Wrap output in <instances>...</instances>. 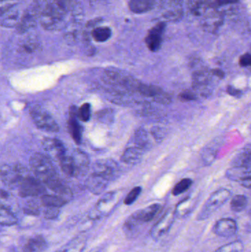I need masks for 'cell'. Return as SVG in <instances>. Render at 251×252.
Returning a JSON list of instances; mask_svg holds the SVG:
<instances>
[{"mask_svg":"<svg viewBox=\"0 0 251 252\" xmlns=\"http://www.w3.org/2000/svg\"><path fill=\"white\" fill-rule=\"evenodd\" d=\"M64 252L62 249H58V250L55 251V252Z\"/></svg>","mask_w":251,"mask_h":252,"instance_id":"obj_55","label":"cell"},{"mask_svg":"<svg viewBox=\"0 0 251 252\" xmlns=\"http://www.w3.org/2000/svg\"><path fill=\"white\" fill-rule=\"evenodd\" d=\"M142 192V188L140 187H134L130 193L127 194L125 198L124 203L126 205H131L136 201V199L139 197Z\"/></svg>","mask_w":251,"mask_h":252,"instance_id":"obj_44","label":"cell"},{"mask_svg":"<svg viewBox=\"0 0 251 252\" xmlns=\"http://www.w3.org/2000/svg\"><path fill=\"white\" fill-rule=\"evenodd\" d=\"M75 162L76 167H77V172L79 174L83 173L88 168L87 156L84 155V153L81 152H76L75 155L73 156Z\"/></svg>","mask_w":251,"mask_h":252,"instance_id":"obj_39","label":"cell"},{"mask_svg":"<svg viewBox=\"0 0 251 252\" xmlns=\"http://www.w3.org/2000/svg\"><path fill=\"white\" fill-rule=\"evenodd\" d=\"M40 9L41 24L48 30L65 27L67 16L75 11L77 0H36Z\"/></svg>","mask_w":251,"mask_h":252,"instance_id":"obj_1","label":"cell"},{"mask_svg":"<svg viewBox=\"0 0 251 252\" xmlns=\"http://www.w3.org/2000/svg\"><path fill=\"white\" fill-rule=\"evenodd\" d=\"M30 112L32 119L38 128L50 132H57L59 131V125L43 108L35 106L30 109Z\"/></svg>","mask_w":251,"mask_h":252,"instance_id":"obj_5","label":"cell"},{"mask_svg":"<svg viewBox=\"0 0 251 252\" xmlns=\"http://www.w3.org/2000/svg\"><path fill=\"white\" fill-rule=\"evenodd\" d=\"M230 196L231 193L227 189H219L217 191L214 192L205 201V204L197 217V220L198 221H202L209 218L217 209H220L227 202Z\"/></svg>","mask_w":251,"mask_h":252,"instance_id":"obj_3","label":"cell"},{"mask_svg":"<svg viewBox=\"0 0 251 252\" xmlns=\"http://www.w3.org/2000/svg\"><path fill=\"white\" fill-rule=\"evenodd\" d=\"M239 183H240L241 185L245 187V188L251 190V178H248V179L240 181Z\"/></svg>","mask_w":251,"mask_h":252,"instance_id":"obj_53","label":"cell"},{"mask_svg":"<svg viewBox=\"0 0 251 252\" xmlns=\"http://www.w3.org/2000/svg\"><path fill=\"white\" fill-rule=\"evenodd\" d=\"M137 91L145 97H152L154 101L161 104H170L172 101L171 96L158 85H147L139 83Z\"/></svg>","mask_w":251,"mask_h":252,"instance_id":"obj_11","label":"cell"},{"mask_svg":"<svg viewBox=\"0 0 251 252\" xmlns=\"http://www.w3.org/2000/svg\"><path fill=\"white\" fill-rule=\"evenodd\" d=\"M152 135L153 136L155 140H162L165 137V131L163 128H154L152 129Z\"/></svg>","mask_w":251,"mask_h":252,"instance_id":"obj_48","label":"cell"},{"mask_svg":"<svg viewBox=\"0 0 251 252\" xmlns=\"http://www.w3.org/2000/svg\"><path fill=\"white\" fill-rule=\"evenodd\" d=\"M237 2H239V0H215L214 3L217 6H224L236 4Z\"/></svg>","mask_w":251,"mask_h":252,"instance_id":"obj_50","label":"cell"},{"mask_svg":"<svg viewBox=\"0 0 251 252\" xmlns=\"http://www.w3.org/2000/svg\"><path fill=\"white\" fill-rule=\"evenodd\" d=\"M45 184L48 186V188L57 193L58 196L64 197L67 200L71 197L72 192L70 187L57 175V174L47 179L45 181Z\"/></svg>","mask_w":251,"mask_h":252,"instance_id":"obj_17","label":"cell"},{"mask_svg":"<svg viewBox=\"0 0 251 252\" xmlns=\"http://www.w3.org/2000/svg\"><path fill=\"white\" fill-rule=\"evenodd\" d=\"M48 249V243L42 235L30 237L23 248V252H44Z\"/></svg>","mask_w":251,"mask_h":252,"instance_id":"obj_23","label":"cell"},{"mask_svg":"<svg viewBox=\"0 0 251 252\" xmlns=\"http://www.w3.org/2000/svg\"><path fill=\"white\" fill-rule=\"evenodd\" d=\"M210 10L202 16L204 17L202 24L204 28L209 32H214L221 25V15L215 10L210 11Z\"/></svg>","mask_w":251,"mask_h":252,"instance_id":"obj_26","label":"cell"},{"mask_svg":"<svg viewBox=\"0 0 251 252\" xmlns=\"http://www.w3.org/2000/svg\"><path fill=\"white\" fill-rule=\"evenodd\" d=\"M161 204L153 203L150 205L145 209L136 211L128 217L123 225L125 232L127 235L131 236L136 234V230L139 228V225L144 223H148L152 221L155 215L158 214L161 209Z\"/></svg>","mask_w":251,"mask_h":252,"instance_id":"obj_2","label":"cell"},{"mask_svg":"<svg viewBox=\"0 0 251 252\" xmlns=\"http://www.w3.org/2000/svg\"><path fill=\"white\" fill-rule=\"evenodd\" d=\"M248 198L244 195H236L230 201V209L234 212H240L248 206Z\"/></svg>","mask_w":251,"mask_h":252,"instance_id":"obj_37","label":"cell"},{"mask_svg":"<svg viewBox=\"0 0 251 252\" xmlns=\"http://www.w3.org/2000/svg\"><path fill=\"white\" fill-rule=\"evenodd\" d=\"M134 145L139 148L145 150H148L151 145V141H150L149 137H148V133L145 130H138L135 134L134 137Z\"/></svg>","mask_w":251,"mask_h":252,"instance_id":"obj_36","label":"cell"},{"mask_svg":"<svg viewBox=\"0 0 251 252\" xmlns=\"http://www.w3.org/2000/svg\"><path fill=\"white\" fill-rule=\"evenodd\" d=\"M250 215H251V210L250 211Z\"/></svg>","mask_w":251,"mask_h":252,"instance_id":"obj_56","label":"cell"},{"mask_svg":"<svg viewBox=\"0 0 251 252\" xmlns=\"http://www.w3.org/2000/svg\"><path fill=\"white\" fill-rule=\"evenodd\" d=\"M45 193V187L42 185L40 180L33 177L28 175L20 183L19 194L21 197H35L44 195Z\"/></svg>","mask_w":251,"mask_h":252,"instance_id":"obj_13","label":"cell"},{"mask_svg":"<svg viewBox=\"0 0 251 252\" xmlns=\"http://www.w3.org/2000/svg\"><path fill=\"white\" fill-rule=\"evenodd\" d=\"M77 116L78 119L83 122H87L91 117V106L89 103H84L80 106L77 110Z\"/></svg>","mask_w":251,"mask_h":252,"instance_id":"obj_42","label":"cell"},{"mask_svg":"<svg viewBox=\"0 0 251 252\" xmlns=\"http://www.w3.org/2000/svg\"><path fill=\"white\" fill-rule=\"evenodd\" d=\"M237 224L233 218H225L218 220L213 227L216 235L221 237H231L237 232Z\"/></svg>","mask_w":251,"mask_h":252,"instance_id":"obj_15","label":"cell"},{"mask_svg":"<svg viewBox=\"0 0 251 252\" xmlns=\"http://www.w3.org/2000/svg\"><path fill=\"white\" fill-rule=\"evenodd\" d=\"M42 202L46 207L60 208L67 204L68 200L60 196L43 195Z\"/></svg>","mask_w":251,"mask_h":252,"instance_id":"obj_32","label":"cell"},{"mask_svg":"<svg viewBox=\"0 0 251 252\" xmlns=\"http://www.w3.org/2000/svg\"><path fill=\"white\" fill-rule=\"evenodd\" d=\"M25 212L27 215H36L39 213V209L36 206H33V205H30L27 206V208L25 209Z\"/></svg>","mask_w":251,"mask_h":252,"instance_id":"obj_51","label":"cell"},{"mask_svg":"<svg viewBox=\"0 0 251 252\" xmlns=\"http://www.w3.org/2000/svg\"><path fill=\"white\" fill-rule=\"evenodd\" d=\"M26 172L27 170L25 167L20 165H16L14 168L3 165L1 168V178L8 186L20 184L25 177L28 176Z\"/></svg>","mask_w":251,"mask_h":252,"instance_id":"obj_9","label":"cell"},{"mask_svg":"<svg viewBox=\"0 0 251 252\" xmlns=\"http://www.w3.org/2000/svg\"><path fill=\"white\" fill-rule=\"evenodd\" d=\"M192 184V180L190 178H183L181 181H179L174 188L173 189V196H177L179 195L183 194L185 192L187 191Z\"/></svg>","mask_w":251,"mask_h":252,"instance_id":"obj_41","label":"cell"},{"mask_svg":"<svg viewBox=\"0 0 251 252\" xmlns=\"http://www.w3.org/2000/svg\"><path fill=\"white\" fill-rule=\"evenodd\" d=\"M232 167L251 168V144L244 146L231 161Z\"/></svg>","mask_w":251,"mask_h":252,"instance_id":"obj_20","label":"cell"},{"mask_svg":"<svg viewBox=\"0 0 251 252\" xmlns=\"http://www.w3.org/2000/svg\"><path fill=\"white\" fill-rule=\"evenodd\" d=\"M243 250V243L240 240H235L231 243L223 245L214 252H242Z\"/></svg>","mask_w":251,"mask_h":252,"instance_id":"obj_38","label":"cell"},{"mask_svg":"<svg viewBox=\"0 0 251 252\" xmlns=\"http://www.w3.org/2000/svg\"><path fill=\"white\" fill-rule=\"evenodd\" d=\"M166 23L164 22H158L154 25L149 31L145 38L147 47L151 52H157L161 48L163 37L165 32Z\"/></svg>","mask_w":251,"mask_h":252,"instance_id":"obj_14","label":"cell"},{"mask_svg":"<svg viewBox=\"0 0 251 252\" xmlns=\"http://www.w3.org/2000/svg\"><path fill=\"white\" fill-rule=\"evenodd\" d=\"M239 65L243 67L251 66V53H247L239 57Z\"/></svg>","mask_w":251,"mask_h":252,"instance_id":"obj_46","label":"cell"},{"mask_svg":"<svg viewBox=\"0 0 251 252\" xmlns=\"http://www.w3.org/2000/svg\"><path fill=\"white\" fill-rule=\"evenodd\" d=\"M16 215L6 206L2 205L0 209V224L5 226H11L17 223Z\"/></svg>","mask_w":251,"mask_h":252,"instance_id":"obj_34","label":"cell"},{"mask_svg":"<svg viewBox=\"0 0 251 252\" xmlns=\"http://www.w3.org/2000/svg\"><path fill=\"white\" fill-rule=\"evenodd\" d=\"M220 142L214 140L211 142L208 143L203 149H202V153H201V159L202 162L205 165H210L214 162L217 157V152L220 147Z\"/></svg>","mask_w":251,"mask_h":252,"instance_id":"obj_24","label":"cell"},{"mask_svg":"<svg viewBox=\"0 0 251 252\" xmlns=\"http://www.w3.org/2000/svg\"><path fill=\"white\" fill-rule=\"evenodd\" d=\"M211 0H189L188 7L195 16H203L211 9Z\"/></svg>","mask_w":251,"mask_h":252,"instance_id":"obj_29","label":"cell"},{"mask_svg":"<svg viewBox=\"0 0 251 252\" xmlns=\"http://www.w3.org/2000/svg\"><path fill=\"white\" fill-rule=\"evenodd\" d=\"M39 16L40 9L37 1L35 0L33 4H30L28 8L25 11L23 17L20 19V22L17 26L18 32L23 33L34 27L38 19H39Z\"/></svg>","mask_w":251,"mask_h":252,"instance_id":"obj_10","label":"cell"},{"mask_svg":"<svg viewBox=\"0 0 251 252\" xmlns=\"http://www.w3.org/2000/svg\"><path fill=\"white\" fill-rule=\"evenodd\" d=\"M105 79L107 82L113 85L125 87L128 89L137 90L139 83L132 78L130 75L124 73L119 69L110 68L105 71Z\"/></svg>","mask_w":251,"mask_h":252,"instance_id":"obj_7","label":"cell"},{"mask_svg":"<svg viewBox=\"0 0 251 252\" xmlns=\"http://www.w3.org/2000/svg\"><path fill=\"white\" fill-rule=\"evenodd\" d=\"M226 91H227V94L234 97H241V96L243 94L242 90L238 89V88L231 86V85H228V86L227 87V90H226Z\"/></svg>","mask_w":251,"mask_h":252,"instance_id":"obj_49","label":"cell"},{"mask_svg":"<svg viewBox=\"0 0 251 252\" xmlns=\"http://www.w3.org/2000/svg\"><path fill=\"white\" fill-rule=\"evenodd\" d=\"M19 11L14 4H7L1 7V25L5 28L17 26L20 22Z\"/></svg>","mask_w":251,"mask_h":252,"instance_id":"obj_16","label":"cell"},{"mask_svg":"<svg viewBox=\"0 0 251 252\" xmlns=\"http://www.w3.org/2000/svg\"><path fill=\"white\" fill-rule=\"evenodd\" d=\"M112 35V30L108 27H98L92 31V38L97 42H105Z\"/></svg>","mask_w":251,"mask_h":252,"instance_id":"obj_35","label":"cell"},{"mask_svg":"<svg viewBox=\"0 0 251 252\" xmlns=\"http://www.w3.org/2000/svg\"><path fill=\"white\" fill-rule=\"evenodd\" d=\"M211 75H215V76L218 77V78H220V79L224 78L225 75H225V72L220 69H211Z\"/></svg>","mask_w":251,"mask_h":252,"instance_id":"obj_52","label":"cell"},{"mask_svg":"<svg viewBox=\"0 0 251 252\" xmlns=\"http://www.w3.org/2000/svg\"><path fill=\"white\" fill-rule=\"evenodd\" d=\"M30 165L35 175L43 180L44 182L50 177L56 175L55 168L50 158L42 153L33 154L30 157Z\"/></svg>","mask_w":251,"mask_h":252,"instance_id":"obj_4","label":"cell"},{"mask_svg":"<svg viewBox=\"0 0 251 252\" xmlns=\"http://www.w3.org/2000/svg\"><path fill=\"white\" fill-rule=\"evenodd\" d=\"M43 147L47 152L53 154L54 156L58 160H60L63 156L66 155L65 147L63 143L58 139H45L43 141Z\"/></svg>","mask_w":251,"mask_h":252,"instance_id":"obj_21","label":"cell"},{"mask_svg":"<svg viewBox=\"0 0 251 252\" xmlns=\"http://www.w3.org/2000/svg\"><path fill=\"white\" fill-rule=\"evenodd\" d=\"M59 208L48 207V209L45 211V218L47 219H55L59 215Z\"/></svg>","mask_w":251,"mask_h":252,"instance_id":"obj_47","label":"cell"},{"mask_svg":"<svg viewBox=\"0 0 251 252\" xmlns=\"http://www.w3.org/2000/svg\"><path fill=\"white\" fill-rule=\"evenodd\" d=\"M117 172V165L111 161H99L94 166L93 174L100 175L105 179H112Z\"/></svg>","mask_w":251,"mask_h":252,"instance_id":"obj_18","label":"cell"},{"mask_svg":"<svg viewBox=\"0 0 251 252\" xmlns=\"http://www.w3.org/2000/svg\"><path fill=\"white\" fill-rule=\"evenodd\" d=\"M179 99L182 102H190L197 100V95L191 90H184L179 94Z\"/></svg>","mask_w":251,"mask_h":252,"instance_id":"obj_45","label":"cell"},{"mask_svg":"<svg viewBox=\"0 0 251 252\" xmlns=\"http://www.w3.org/2000/svg\"><path fill=\"white\" fill-rule=\"evenodd\" d=\"M8 194L5 190H1V197H2V198H6V197H8Z\"/></svg>","mask_w":251,"mask_h":252,"instance_id":"obj_54","label":"cell"},{"mask_svg":"<svg viewBox=\"0 0 251 252\" xmlns=\"http://www.w3.org/2000/svg\"><path fill=\"white\" fill-rule=\"evenodd\" d=\"M144 150L136 146H130L127 147L122 156V161L127 164H131L135 165L138 163L142 159V154H143Z\"/></svg>","mask_w":251,"mask_h":252,"instance_id":"obj_28","label":"cell"},{"mask_svg":"<svg viewBox=\"0 0 251 252\" xmlns=\"http://www.w3.org/2000/svg\"><path fill=\"white\" fill-rule=\"evenodd\" d=\"M226 177L232 181H240L251 177V168H236L232 167L226 171Z\"/></svg>","mask_w":251,"mask_h":252,"instance_id":"obj_27","label":"cell"},{"mask_svg":"<svg viewBox=\"0 0 251 252\" xmlns=\"http://www.w3.org/2000/svg\"><path fill=\"white\" fill-rule=\"evenodd\" d=\"M39 47V44L36 41H34V40H28V41H26L25 42L22 44L20 49L25 53L30 54V53H35Z\"/></svg>","mask_w":251,"mask_h":252,"instance_id":"obj_43","label":"cell"},{"mask_svg":"<svg viewBox=\"0 0 251 252\" xmlns=\"http://www.w3.org/2000/svg\"><path fill=\"white\" fill-rule=\"evenodd\" d=\"M59 161L61 169L66 175L70 177H74L78 175L77 167H76L75 162L73 156L65 155Z\"/></svg>","mask_w":251,"mask_h":252,"instance_id":"obj_30","label":"cell"},{"mask_svg":"<svg viewBox=\"0 0 251 252\" xmlns=\"http://www.w3.org/2000/svg\"><path fill=\"white\" fill-rule=\"evenodd\" d=\"M159 0H130L129 9L136 14H142L152 10Z\"/></svg>","mask_w":251,"mask_h":252,"instance_id":"obj_22","label":"cell"},{"mask_svg":"<svg viewBox=\"0 0 251 252\" xmlns=\"http://www.w3.org/2000/svg\"><path fill=\"white\" fill-rule=\"evenodd\" d=\"M116 204V193H108L98 200L95 207L89 212V217L98 220L107 216Z\"/></svg>","mask_w":251,"mask_h":252,"instance_id":"obj_8","label":"cell"},{"mask_svg":"<svg viewBox=\"0 0 251 252\" xmlns=\"http://www.w3.org/2000/svg\"><path fill=\"white\" fill-rule=\"evenodd\" d=\"M108 181L105 178L92 173L86 181V187L94 194L99 195L106 188Z\"/></svg>","mask_w":251,"mask_h":252,"instance_id":"obj_25","label":"cell"},{"mask_svg":"<svg viewBox=\"0 0 251 252\" xmlns=\"http://www.w3.org/2000/svg\"><path fill=\"white\" fill-rule=\"evenodd\" d=\"M176 216L174 211H167L162 218L152 226L151 236L153 240H158L167 234L174 224Z\"/></svg>","mask_w":251,"mask_h":252,"instance_id":"obj_12","label":"cell"},{"mask_svg":"<svg viewBox=\"0 0 251 252\" xmlns=\"http://www.w3.org/2000/svg\"><path fill=\"white\" fill-rule=\"evenodd\" d=\"M86 245V238L80 235L70 240L62 248L64 252H82Z\"/></svg>","mask_w":251,"mask_h":252,"instance_id":"obj_33","label":"cell"},{"mask_svg":"<svg viewBox=\"0 0 251 252\" xmlns=\"http://www.w3.org/2000/svg\"><path fill=\"white\" fill-rule=\"evenodd\" d=\"M77 110L75 106H72L70 109V118L68 121V128L70 134L74 141L77 144H80L82 140V128L77 119Z\"/></svg>","mask_w":251,"mask_h":252,"instance_id":"obj_19","label":"cell"},{"mask_svg":"<svg viewBox=\"0 0 251 252\" xmlns=\"http://www.w3.org/2000/svg\"><path fill=\"white\" fill-rule=\"evenodd\" d=\"M190 199L186 198L182 200L180 203L176 206L174 212L176 214V218H183V217L187 215L190 212Z\"/></svg>","mask_w":251,"mask_h":252,"instance_id":"obj_40","label":"cell"},{"mask_svg":"<svg viewBox=\"0 0 251 252\" xmlns=\"http://www.w3.org/2000/svg\"><path fill=\"white\" fill-rule=\"evenodd\" d=\"M210 74L206 71L200 70L192 75V85L195 89L204 88L209 84Z\"/></svg>","mask_w":251,"mask_h":252,"instance_id":"obj_31","label":"cell"},{"mask_svg":"<svg viewBox=\"0 0 251 252\" xmlns=\"http://www.w3.org/2000/svg\"><path fill=\"white\" fill-rule=\"evenodd\" d=\"M182 0H159L160 13L162 19L167 22L180 20L183 14Z\"/></svg>","mask_w":251,"mask_h":252,"instance_id":"obj_6","label":"cell"}]
</instances>
